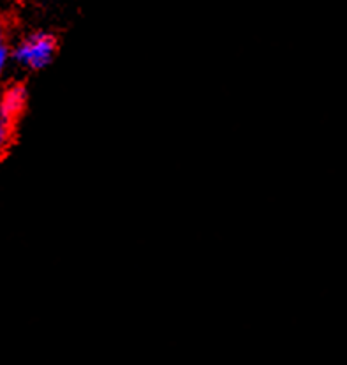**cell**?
Segmentation results:
<instances>
[{"instance_id":"5","label":"cell","mask_w":347,"mask_h":365,"mask_svg":"<svg viewBox=\"0 0 347 365\" xmlns=\"http://www.w3.org/2000/svg\"><path fill=\"white\" fill-rule=\"evenodd\" d=\"M4 41H6V32H4V25H2V21H0V46H4Z\"/></svg>"},{"instance_id":"1","label":"cell","mask_w":347,"mask_h":365,"mask_svg":"<svg viewBox=\"0 0 347 365\" xmlns=\"http://www.w3.org/2000/svg\"><path fill=\"white\" fill-rule=\"evenodd\" d=\"M58 41L50 32H32L16 44L11 57L29 71H41L57 57Z\"/></svg>"},{"instance_id":"4","label":"cell","mask_w":347,"mask_h":365,"mask_svg":"<svg viewBox=\"0 0 347 365\" xmlns=\"http://www.w3.org/2000/svg\"><path fill=\"white\" fill-rule=\"evenodd\" d=\"M9 58H11V51H9V48L4 44V46H0V74H2L4 69H6Z\"/></svg>"},{"instance_id":"3","label":"cell","mask_w":347,"mask_h":365,"mask_svg":"<svg viewBox=\"0 0 347 365\" xmlns=\"http://www.w3.org/2000/svg\"><path fill=\"white\" fill-rule=\"evenodd\" d=\"M9 138H11V124H7L6 120H2V118H0V150L6 147L7 141H9Z\"/></svg>"},{"instance_id":"2","label":"cell","mask_w":347,"mask_h":365,"mask_svg":"<svg viewBox=\"0 0 347 365\" xmlns=\"http://www.w3.org/2000/svg\"><path fill=\"white\" fill-rule=\"evenodd\" d=\"M29 92L25 85L16 83L6 88V92L0 98V118L6 120L7 124H13L21 113H24L25 106H27Z\"/></svg>"}]
</instances>
